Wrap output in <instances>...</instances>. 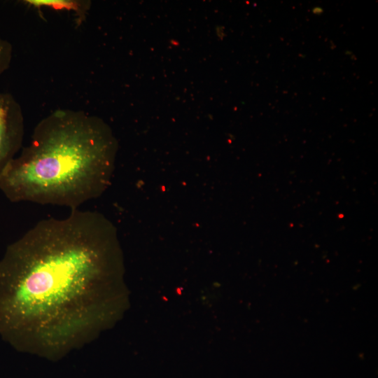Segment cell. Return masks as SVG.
Segmentation results:
<instances>
[{"label":"cell","instance_id":"obj_6","mask_svg":"<svg viewBox=\"0 0 378 378\" xmlns=\"http://www.w3.org/2000/svg\"><path fill=\"white\" fill-rule=\"evenodd\" d=\"M312 12L314 15H319L323 13V9L319 6H315L312 8Z\"/></svg>","mask_w":378,"mask_h":378},{"label":"cell","instance_id":"obj_4","mask_svg":"<svg viewBox=\"0 0 378 378\" xmlns=\"http://www.w3.org/2000/svg\"><path fill=\"white\" fill-rule=\"evenodd\" d=\"M24 2L38 8L45 7L74 12L80 21L85 18L90 5L88 1L77 0H25Z\"/></svg>","mask_w":378,"mask_h":378},{"label":"cell","instance_id":"obj_5","mask_svg":"<svg viewBox=\"0 0 378 378\" xmlns=\"http://www.w3.org/2000/svg\"><path fill=\"white\" fill-rule=\"evenodd\" d=\"M12 56V45L8 41L0 38V76L8 69Z\"/></svg>","mask_w":378,"mask_h":378},{"label":"cell","instance_id":"obj_3","mask_svg":"<svg viewBox=\"0 0 378 378\" xmlns=\"http://www.w3.org/2000/svg\"><path fill=\"white\" fill-rule=\"evenodd\" d=\"M24 120L20 104L8 92H0V180L22 147Z\"/></svg>","mask_w":378,"mask_h":378},{"label":"cell","instance_id":"obj_1","mask_svg":"<svg viewBox=\"0 0 378 378\" xmlns=\"http://www.w3.org/2000/svg\"><path fill=\"white\" fill-rule=\"evenodd\" d=\"M106 227L90 211L38 222L0 260V335L60 345L88 330L91 289L105 267Z\"/></svg>","mask_w":378,"mask_h":378},{"label":"cell","instance_id":"obj_2","mask_svg":"<svg viewBox=\"0 0 378 378\" xmlns=\"http://www.w3.org/2000/svg\"><path fill=\"white\" fill-rule=\"evenodd\" d=\"M111 144L97 118L57 109L36 125L29 144L1 177L0 190L12 202L78 209L102 190Z\"/></svg>","mask_w":378,"mask_h":378}]
</instances>
